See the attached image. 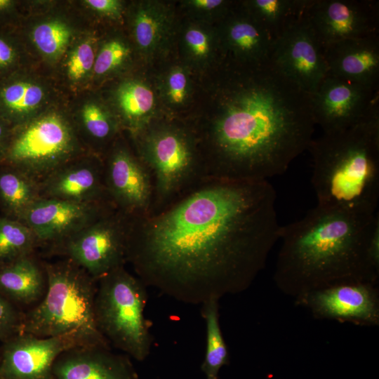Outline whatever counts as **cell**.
Here are the masks:
<instances>
[{
	"mask_svg": "<svg viewBox=\"0 0 379 379\" xmlns=\"http://www.w3.org/2000/svg\"><path fill=\"white\" fill-rule=\"evenodd\" d=\"M206 326V352L201 366L206 379H218L221 368L230 362L229 352L219 319V300L211 298L202 304Z\"/></svg>",
	"mask_w": 379,
	"mask_h": 379,
	"instance_id": "obj_24",
	"label": "cell"
},
{
	"mask_svg": "<svg viewBox=\"0 0 379 379\" xmlns=\"http://www.w3.org/2000/svg\"><path fill=\"white\" fill-rule=\"evenodd\" d=\"M68 26L58 20L43 22L32 33L34 44L45 55L55 58L65 49L71 38Z\"/></svg>",
	"mask_w": 379,
	"mask_h": 379,
	"instance_id": "obj_29",
	"label": "cell"
},
{
	"mask_svg": "<svg viewBox=\"0 0 379 379\" xmlns=\"http://www.w3.org/2000/svg\"><path fill=\"white\" fill-rule=\"evenodd\" d=\"M115 209L109 203L39 198L19 221L32 231L39 247L46 251Z\"/></svg>",
	"mask_w": 379,
	"mask_h": 379,
	"instance_id": "obj_13",
	"label": "cell"
},
{
	"mask_svg": "<svg viewBox=\"0 0 379 379\" xmlns=\"http://www.w3.org/2000/svg\"><path fill=\"white\" fill-rule=\"evenodd\" d=\"M317 206L375 213L379 199V100L359 123L307 147Z\"/></svg>",
	"mask_w": 379,
	"mask_h": 379,
	"instance_id": "obj_4",
	"label": "cell"
},
{
	"mask_svg": "<svg viewBox=\"0 0 379 379\" xmlns=\"http://www.w3.org/2000/svg\"><path fill=\"white\" fill-rule=\"evenodd\" d=\"M75 131L61 115L50 113L11 130L2 164L38 182L70 160L84 154Z\"/></svg>",
	"mask_w": 379,
	"mask_h": 379,
	"instance_id": "obj_8",
	"label": "cell"
},
{
	"mask_svg": "<svg viewBox=\"0 0 379 379\" xmlns=\"http://www.w3.org/2000/svg\"><path fill=\"white\" fill-rule=\"evenodd\" d=\"M52 375L53 379H138L128 355L97 346L63 351L54 362Z\"/></svg>",
	"mask_w": 379,
	"mask_h": 379,
	"instance_id": "obj_18",
	"label": "cell"
},
{
	"mask_svg": "<svg viewBox=\"0 0 379 379\" xmlns=\"http://www.w3.org/2000/svg\"><path fill=\"white\" fill-rule=\"evenodd\" d=\"M46 289L44 262L36 253L0 267V293L20 310V307L32 308L39 303Z\"/></svg>",
	"mask_w": 379,
	"mask_h": 379,
	"instance_id": "obj_20",
	"label": "cell"
},
{
	"mask_svg": "<svg viewBox=\"0 0 379 379\" xmlns=\"http://www.w3.org/2000/svg\"><path fill=\"white\" fill-rule=\"evenodd\" d=\"M323 49L327 74L378 89V34L340 41Z\"/></svg>",
	"mask_w": 379,
	"mask_h": 379,
	"instance_id": "obj_19",
	"label": "cell"
},
{
	"mask_svg": "<svg viewBox=\"0 0 379 379\" xmlns=\"http://www.w3.org/2000/svg\"><path fill=\"white\" fill-rule=\"evenodd\" d=\"M141 133L139 159L153 181L152 213L203 182L202 172L195 142L185 131L160 126Z\"/></svg>",
	"mask_w": 379,
	"mask_h": 379,
	"instance_id": "obj_7",
	"label": "cell"
},
{
	"mask_svg": "<svg viewBox=\"0 0 379 379\" xmlns=\"http://www.w3.org/2000/svg\"><path fill=\"white\" fill-rule=\"evenodd\" d=\"M16 50L6 38L0 36V70L10 67L15 61Z\"/></svg>",
	"mask_w": 379,
	"mask_h": 379,
	"instance_id": "obj_37",
	"label": "cell"
},
{
	"mask_svg": "<svg viewBox=\"0 0 379 379\" xmlns=\"http://www.w3.org/2000/svg\"><path fill=\"white\" fill-rule=\"evenodd\" d=\"M378 100V89L329 74L310 95L314 124L324 133L343 131L357 124Z\"/></svg>",
	"mask_w": 379,
	"mask_h": 379,
	"instance_id": "obj_11",
	"label": "cell"
},
{
	"mask_svg": "<svg viewBox=\"0 0 379 379\" xmlns=\"http://www.w3.org/2000/svg\"><path fill=\"white\" fill-rule=\"evenodd\" d=\"M39 185L40 198L113 205L105 188L103 160L98 156L84 154L77 157L55 170Z\"/></svg>",
	"mask_w": 379,
	"mask_h": 379,
	"instance_id": "obj_17",
	"label": "cell"
},
{
	"mask_svg": "<svg viewBox=\"0 0 379 379\" xmlns=\"http://www.w3.org/2000/svg\"><path fill=\"white\" fill-rule=\"evenodd\" d=\"M185 43L190 52L197 58H205L211 51L209 36L197 28L189 29L185 35Z\"/></svg>",
	"mask_w": 379,
	"mask_h": 379,
	"instance_id": "obj_34",
	"label": "cell"
},
{
	"mask_svg": "<svg viewBox=\"0 0 379 379\" xmlns=\"http://www.w3.org/2000/svg\"><path fill=\"white\" fill-rule=\"evenodd\" d=\"M225 46L243 62H262L271 58L274 40L247 13L228 18L222 28Z\"/></svg>",
	"mask_w": 379,
	"mask_h": 379,
	"instance_id": "obj_21",
	"label": "cell"
},
{
	"mask_svg": "<svg viewBox=\"0 0 379 379\" xmlns=\"http://www.w3.org/2000/svg\"><path fill=\"white\" fill-rule=\"evenodd\" d=\"M44 98L43 88L33 83L10 80L0 86V118L20 123Z\"/></svg>",
	"mask_w": 379,
	"mask_h": 379,
	"instance_id": "obj_25",
	"label": "cell"
},
{
	"mask_svg": "<svg viewBox=\"0 0 379 379\" xmlns=\"http://www.w3.org/2000/svg\"><path fill=\"white\" fill-rule=\"evenodd\" d=\"M147 286L124 266L97 281L94 300L97 327L110 346L136 361L149 354L152 336L145 317Z\"/></svg>",
	"mask_w": 379,
	"mask_h": 379,
	"instance_id": "obj_6",
	"label": "cell"
},
{
	"mask_svg": "<svg viewBox=\"0 0 379 379\" xmlns=\"http://www.w3.org/2000/svg\"><path fill=\"white\" fill-rule=\"evenodd\" d=\"M11 130L4 120L0 118V164H2L6 155Z\"/></svg>",
	"mask_w": 379,
	"mask_h": 379,
	"instance_id": "obj_38",
	"label": "cell"
},
{
	"mask_svg": "<svg viewBox=\"0 0 379 379\" xmlns=\"http://www.w3.org/2000/svg\"><path fill=\"white\" fill-rule=\"evenodd\" d=\"M0 379H53L55 359L78 346L69 337L41 338L18 332L2 343Z\"/></svg>",
	"mask_w": 379,
	"mask_h": 379,
	"instance_id": "obj_16",
	"label": "cell"
},
{
	"mask_svg": "<svg viewBox=\"0 0 379 379\" xmlns=\"http://www.w3.org/2000/svg\"><path fill=\"white\" fill-rule=\"evenodd\" d=\"M81 122L86 134L92 140L102 142L114 133L115 127L107 114L94 103L86 104L81 111Z\"/></svg>",
	"mask_w": 379,
	"mask_h": 379,
	"instance_id": "obj_30",
	"label": "cell"
},
{
	"mask_svg": "<svg viewBox=\"0 0 379 379\" xmlns=\"http://www.w3.org/2000/svg\"><path fill=\"white\" fill-rule=\"evenodd\" d=\"M44 265L46 293L23 312L20 332L41 338L69 337L78 346L111 347L95 319L97 281L67 258Z\"/></svg>",
	"mask_w": 379,
	"mask_h": 379,
	"instance_id": "obj_5",
	"label": "cell"
},
{
	"mask_svg": "<svg viewBox=\"0 0 379 379\" xmlns=\"http://www.w3.org/2000/svg\"><path fill=\"white\" fill-rule=\"evenodd\" d=\"M166 17L164 13L154 6L140 7L134 18V36L137 44L142 51H154L164 35Z\"/></svg>",
	"mask_w": 379,
	"mask_h": 379,
	"instance_id": "obj_28",
	"label": "cell"
},
{
	"mask_svg": "<svg viewBox=\"0 0 379 379\" xmlns=\"http://www.w3.org/2000/svg\"><path fill=\"white\" fill-rule=\"evenodd\" d=\"M102 160L106 191L116 209L133 216L149 214L153 181L140 159L126 147L117 146Z\"/></svg>",
	"mask_w": 379,
	"mask_h": 379,
	"instance_id": "obj_15",
	"label": "cell"
},
{
	"mask_svg": "<svg viewBox=\"0 0 379 379\" xmlns=\"http://www.w3.org/2000/svg\"><path fill=\"white\" fill-rule=\"evenodd\" d=\"M23 312L0 293V342L20 332Z\"/></svg>",
	"mask_w": 379,
	"mask_h": 379,
	"instance_id": "obj_33",
	"label": "cell"
},
{
	"mask_svg": "<svg viewBox=\"0 0 379 379\" xmlns=\"http://www.w3.org/2000/svg\"><path fill=\"white\" fill-rule=\"evenodd\" d=\"M378 284L345 283L317 290L295 300L317 319L350 321L363 326L379 325Z\"/></svg>",
	"mask_w": 379,
	"mask_h": 379,
	"instance_id": "obj_14",
	"label": "cell"
},
{
	"mask_svg": "<svg viewBox=\"0 0 379 379\" xmlns=\"http://www.w3.org/2000/svg\"><path fill=\"white\" fill-rule=\"evenodd\" d=\"M129 53L128 48L119 40L105 44L95 60L93 70L98 75L106 74L120 65Z\"/></svg>",
	"mask_w": 379,
	"mask_h": 379,
	"instance_id": "obj_31",
	"label": "cell"
},
{
	"mask_svg": "<svg viewBox=\"0 0 379 379\" xmlns=\"http://www.w3.org/2000/svg\"><path fill=\"white\" fill-rule=\"evenodd\" d=\"M117 100L131 128L140 132L154 105L152 91L141 82L126 81L118 88Z\"/></svg>",
	"mask_w": 379,
	"mask_h": 379,
	"instance_id": "obj_26",
	"label": "cell"
},
{
	"mask_svg": "<svg viewBox=\"0 0 379 379\" xmlns=\"http://www.w3.org/2000/svg\"><path fill=\"white\" fill-rule=\"evenodd\" d=\"M244 66L224 91L211 123L204 181H268L284 173L313 139L310 95L271 58Z\"/></svg>",
	"mask_w": 379,
	"mask_h": 379,
	"instance_id": "obj_2",
	"label": "cell"
},
{
	"mask_svg": "<svg viewBox=\"0 0 379 379\" xmlns=\"http://www.w3.org/2000/svg\"><path fill=\"white\" fill-rule=\"evenodd\" d=\"M134 217L115 209L46 253L71 260L98 281L126 263Z\"/></svg>",
	"mask_w": 379,
	"mask_h": 379,
	"instance_id": "obj_9",
	"label": "cell"
},
{
	"mask_svg": "<svg viewBox=\"0 0 379 379\" xmlns=\"http://www.w3.org/2000/svg\"><path fill=\"white\" fill-rule=\"evenodd\" d=\"M39 198L37 181L12 166L0 164V208L4 216L19 221Z\"/></svg>",
	"mask_w": 379,
	"mask_h": 379,
	"instance_id": "obj_22",
	"label": "cell"
},
{
	"mask_svg": "<svg viewBox=\"0 0 379 379\" xmlns=\"http://www.w3.org/2000/svg\"><path fill=\"white\" fill-rule=\"evenodd\" d=\"M85 3L93 10L111 16H117L121 10V4L116 0H87Z\"/></svg>",
	"mask_w": 379,
	"mask_h": 379,
	"instance_id": "obj_36",
	"label": "cell"
},
{
	"mask_svg": "<svg viewBox=\"0 0 379 379\" xmlns=\"http://www.w3.org/2000/svg\"><path fill=\"white\" fill-rule=\"evenodd\" d=\"M190 4L194 7L208 10H225L227 3L222 0H193L190 1Z\"/></svg>",
	"mask_w": 379,
	"mask_h": 379,
	"instance_id": "obj_39",
	"label": "cell"
},
{
	"mask_svg": "<svg viewBox=\"0 0 379 379\" xmlns=\"http://www.w3.org/2000/svg\"><path fill=\"white\" fill-rule=\"evenodd\" d=\"M39 248L32 231L22 222L0 215V267L36 253Z\"/></svg>",
	"mask_w": 379,
	"mask_h": 379,
	"instance_id": "obj_27",
	"label": "cell"
},
{
	"mask_svg": "<svg viewBox=\"0 0 379 379\" xmlns=\"http://www.w3.org/2000/svg\"><path fill=\"white\" fill-rule=\"evenodd\" d=\"M305 15L323 48L333 43L378 34L374 0H308Z\"/></svg>",
	"mask_w": 379,
	"mask_h": 379,
	"instance_id": "obj_12",
	"label": "cell"
},
{
	"mask_svg": "<svg viewBox=\"0 0 379 379\" xmlns=\"http://www.w3.org/2000/svg\"><path fill=\"white\" fill-rule=\"evenodd\" d=\"M95 55L88 41L80 44L72 53L67 62V74L70 79H82L93 67Z\"/></svg>",
	"mask_w": 379,
	"mask_h": 379,
	"instance_id": "obj_32",
	"label": "cell"
},
{
	"mask_svg": "<svg viewBox=\"0 0 379 379\" xmlns=\"http://www.w3.org/2000/svg\"><path fill=\"white\" fill-rule=\"evenodd\" d=\"M167 95L170 101L176 105L182 104L187 92V79L185 74L180 69L173 71L168 76Z\"/></svg>",
	"mask_w": 379,
	"mask_h": 379,
	"instance_id": "obj_35",
	"label": "cell"
},
{
	"mask_svg": "<svg viewBox=\"0 0 379 379\" xmlns=\"http://www.w3.org/2000/svg\"><path fill=\"white\" fill-rule=\"evenodd\" d=\"M279 239L274 281L295 300L341 284H378V213L317 206L300 220L281 226Z\"/></svg>",
	"mask_w": 379,
	"mask_h": 379,
	"instance_id": "obj_3",
	"label": "cell"
},
{
	"mask_svg": "<svg viewBox=\"0 0 379 379\" xmlns=\"http://www.w3.org/2000/svg\"><path fill=\"white\" fill-rule=\"evenodd\" d=\"M271 60L302 90L310 95L316 91L328 67L323 47L305 11L274 41Z\"/></svg>",
	"mask_w": 379,
	"mask_h": 379,
	"instance_id": "obj_10",
	"label": "cell"
},
{
	"mask_svg": "<svg viewBox=\"0 0 379 379\" xmlns=\"http://www.w3.org/2000/svg\"><path fill=\"white\" fill-rule=\"evenodd\" d=\"M307 2L308 0H253L244 3L245 12L274 41L303 13Z\"/></svg>",
	"mask_w": 379,
	"mask_h": 379,
	"instance_id": "obj_23",
	"label": "cell"
},
{
	"mask_svg": "<svg viewBox=\"0 0 379 379\" xmlns=\"http://www.w3.org/2000/svg\"><path fill=\"white\" fill-rule=\"evenodd\" d=\"M276 199L267 180L203 181L134 218L126 262L146 286L184 303L241 293L279 239Z\"/></svg>",
	"mask_w": 379,
	"mask_h": 379,
	"instance_id": "obj_1",
	"label": "cell"
}]
</instances>
